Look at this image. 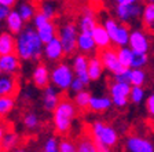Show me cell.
<instances>
[{"mask_svg": "<svg viewBox=\"0 0 154 152\" xmlns=\"http://www.w3.org/2000/svg\"><path fill=\"white\" fill-rule=\"evenodd\" d=\"M42 47L43 43L38 37L37 32L28 28L19 34L18 40H17V55L25 60L38 59L42 55Z\"/></svg>", "mask_w": 154, "mask_h": 152, "instance_id": "cell-1", "label": "cell"}, {"mask_svg": "<svg viewBox=\"0 0 154 152\" xmlns=\"http://www.w3.org/2000/svg\"><path fill=\"white\" fill-rule=\"evenodd\" d=\"M74 117V106L69 99L62 97L59 104L54 111V124L55 129L59 134H65L69 132L72 119Z\"/></svg>", "mask_w": 154, "mask_h": 152, "instance_id": "cell-2", "label": "cell"}, {"mask_svg": "<svg viewBox=\"0 0 154 152\" xmlns=\"http://www.w3.org/2000/svg\"><path fill=\"white\" fill-rule=\"evenodd\" d=\"M105 29L107 30L110 36V40L119 47H124L125 44H129V32L128 26L119 25L114 19H106L105 21Z\"/></svg>", "mask_w": 154, "mask_h": 152, "instance_id": "cell-3", "label": "cell"}, {"mask_svg": "<svg viewBox=\"0 0 154 152\" xmlns=\"http://www.w3.org/2000/svg\"><path fill=\"white\" fill-rule=\"evenodd\" d=\"M90 130L92 139L96 140V141H100L105 145L113 147L117 143V133L114 132V129L102 124V122H95Z\"/></svg>", "mask_w": 154, "mask_h": 152, "instance_id": "cell-4", "label": "cell"}, {"mask_svg": "<svg viewBox=\"0 0 154 152\" xmlns=\"http://www.w3.org/2000/svg\"><path fill=\"white\" fill-rule=\"evenodd\" d=\"M59 40L62 43V47H63V52L66 55H72L74 51L77 49V40H79V36H77V30L76 26L73 23H67V25L62 26L61 30H59Z\"/></svg>", "mask_w": 154, "mask_h": 152, "instance_id": "cell-5", "label": "cell"}, {"mask_svg": "<svg viewBox=\"0 0 154 152\" xmlns=\"http://www.w3.org/2000/svg\"><path fill=\"white\" fill-rule=\"evenodd\" d=\"M99 59H100V62H102L103 66H105L107 70H110L114 76H120V74H122L124 71L128 70L120 63L117 51L113 49V48H106V49L100 51Z\"/></svg>", "mask_w": 154, "mask_h": 152, "instance_id": "cell-6", "label": "cell"}, {"mask_svg": "<svg viewBox=\"0 0 154 152\" xmlns=\"http://www.w3.org/2000/svg\"><path fill=\"white\" fill-rule=\"evenodd\" d=\"M51 79L54 85H57L58 88L66 89L69 86H72L73 84V71L70 70V67L65 63L58 64L51 73Z\"/></svg>", "mask_w": 154, "mask_h": 152, "instance_id": "cell-7", "label": "cell"}, {"mask_svg": "<svg viewBox=\"0 0 154 152\" xmlns=\"http://www.w3.org/2000/svg\"><path fill=\"white\" fill-rule=\"evenodd\" d=\"M117 16L122 22H127L129 18H136L142 14V7L135 0H119L116 7Z\"/></svg>", "mask_w": 154, "mask_h": 152, "instance_id": "cell-8", "label": "cell"}, {"mask_svg": "<svg viewBox=\"0 0 154 152\" xmlns=\"http://www.w3.org/2000/svg\"><path fill=\"white\" fill-rule=\"evenodd\" d=\"M18 93V81L15 74L0 77V97H15Z\"/></svg>", "mask_w": 154, "mask_h": 152, "instance_id": "cell-9", "label": "cell"}, {"mask_svg": "<svg viewBox=\"0 0 154 152\" xmlns=\"http://www.w3.org/2000/svg\"><path fill=\"white\" fill-rule=\"evenodd\" d=\"M129 45L134 52H140L146 54L149 49V40L143 32L140 30H134L129 36Z\"/></svg>", "mask_w": 154, "mask_h": 152, "instance_id": "cell-10", "label": "cell"}, {"mask_svg": "<svg viewBox=\"0 0 154 152\" xmlns=\"http://www.w3.org/2000/svg\"><path fill=\"white\" fill-rule=\"evenodd\" d=\"M88 63H90V60L87 59L84 55H79V56H76L74 64H73L74 71L77 74V78L80 79L84 85H88L91 81L90 76H88Z\"/></svg>", "mask_w": 154, "mask_h": 152, "instance_id": "cell-11", "label": "cell"}, {"mask_svg": "<svg viewBox=\"0 0 154 152\" xmlns=\"http://www.w3.org/2000/svg\"><path fill=\"white\" fill-rule=\"evenodd\" d=\"M17 54V40L10 33L0 34V56Z\"/></svg>", "mask_w": 154, "mask_h": 152, "instance_id": "cell-12", "label": "cell"}, {"mask_svg": "<svg viewBox=\"0 0 154 152\" xmlns=\"http://www.w3.org/2000/svg\"><path fill=\"white\" fill-rule=\"evenodd\" d=\"M127 147L131 152H154L153 144L140 137H129L127 140Z\"/></svg>", "mask_w": 154, "mask_h": 152, "instance_id": "cell-13", "label": "cell"}, {"mask_svg": "<svg viewBox=\"0 0 154 152\" xmlns=\"http://www.w3.org/2000/svg\"><path fill=\"white\" fill-rule=\"evenodd\" d=\"M45 56L50 60H59L63 56V47H62V43L59 40V37H55L52 41H50L48 44H45Z\"/></svg>", "mask_w": 154, "mask_h": 152, "instance_id": "cell-14", "label": "cell"}, {"mask_svg": "<svg viewBox=\"0 0 154 152\" xmlns=\"http://www.w3.org/2000/svg\"><path fill=\"white\" fill-rule=\"evenodd\" d=\"M92 38H94V41H95V45L98 48H100V49L110 48L112 40H110V36L107 33V30L105 29V26H100V25L96 26L92 33Z\"/></svg>", "mask_w": 154, "mask_h": 152, "instance_id": "cell-15", "label": "cell"}, {"mask_svg": "<svg viewBox=\"0 0 154 152\" xmlns=\"http://www.w3.org/2000/svg\"><path fill=\"white\" fill-rule=\"evenodd\" d=\"M0 69L7 74H15L19 70L18 55L13 54L7 55V56H0Z\"/></svg>", "mask_w": 154, "mask_h": 152, "instance_id": "cell-16", "label": "cell"}, {"mask_svg": "<svg viewBox=\"0 0 154 152\" xmlns=\"http://www.w3.org/2000/svg\"><path fill=\"white\" fill-rule=\"evenodd\" d=\"M33 81H35L37 88H48V81H50V73H48L47 67L43 63H40L35 69L33 73Z\"/></svg>", "mask_w": 154, "mask_h": 152, "instance_id": "cell-17", "label": "cell"}, {"mask_svg": "<svg viewBox=\"0 0 154 152\" xmlns=\"http://www.w3.org/2000/svg\"><path fill=\"white\" fill-rule=\"evenodd\" d=\"M59 96L58 93L55 92V89L52 86H48L45 88V92H44V107L45 110L48 111H55V108L58 107L59 104Z\"/></svg>", "mask_w": 154, "mask_h": 152, "instance_id": "cell-18", "label": "cell"}, {"mask_svg": "<svg viewBox=\"0 0 154 152\" xmlns=\"http://www.w3.org/2000/svg\"><path fill=\"white\" fill-rule=\"evenodd\" d=\"M7 26H8L10 32L14 33V34H17V33L21 34L22 33L21 30H22L23 26V19L21 18L18 11H11L10 13V15L7 16Z\"/></svg>", "mask_w": 154, "mask_h": 152, "instance_id": "cell-19", "label": "cell"}, {"mask_svg": "<svg viewBox=\"0 0 154 152\" xmlns=\"http://www.w3.org/2000/svg\"><path fill=\"white\" fill-rule=\"evenodd\" d=\"M55 33H57V30H55V26L52 25L51 22L45 23L44 26H42V28L37 29L38 37H40L42 43H44V44H48V43L52 41V40L57 37V36H55Z\"/></svg>", "mask_w": 154, "mask_h": 152, "instance_id": "cell-20", "label": "cell"}, {"mask_svg": "<svg viewBox=\"0 0 154 152\" xmlns=\"http://www.w3.org/2000/svg\"><path fill=\"white\" fill-rule=\"evenodd\" d=\"M142 18H143V23L146 25V28L150 32H154V1H149L144 4Z\"/></svg>", "mask_w": 154, "mask_h": 152, "instance_id": "cell-21", "label": "cell"}, {"mask_svg": "<svg viewBox=\"0 0 154 152\" xmlns=\"http://www.w3.org/2000/svg\"><path fill=\"white\" fill-rule=\"evenodd\" d=\"M96 26H98V25H96V22H95V19H94L92 14H91L90 11H85V15L83 16V19H81V23H80L81 33L92 36V33H94V30H95Z\"/></svg>", "mask_w": 154, "mask_h": 152, "instance_id": "cell-22", "label": "cell"}, {"mask_svg": "<svg viewBox=\"0 0 154 152\" xmlns=\"http://www.w3.org/2000/svg\"><path fill=\"white\" fill-rule=\"evenodd\" d=\"M131 86L129 84H120V82H114L110 88V93H112V97H127L131 95Z\"/></svg>", "mask_w": 154, "mask_h": 152, "instance_id": "cell-23", "label": "cell"}, {"mask_svg": "<svg viewBox=\"0 0 154 152\" xmlns=\"http://www.w3.org/2000/svg\"><path fill=\"white\" fill-rule=\"evenodd\" d=\"M76 152H96V147L92 136H84L79 139L76 147Z\"/></svg>", "mask_w": 154, "mask_h": 152, "instance_id": "cell-24", "label": "cell"}, {"mask_svg": "<svg viewBox=\"0 0 154 152\" xmlns=\"http://www.w3.org/2000/svg\"><path fill=\"white\" fill-rule=\"evenodd\" d=\"M102 67H103V64L99 58H92L90 60V63H88V76H90V78L92 81H95V79H98L100 77Z\"/></svg>", "mask_w": 154, "mask_h": 152, "instance_id": "cell-25", "label": "cell"}, {"mask_svg": "<svg viewBox=\"0 0 154 152\" xmlns=\"http://www.w3.org/2000/svg\"><path fill=\"white\" fill-rule=\"evenodd\" d=\"M117 55H119V60L120 63L125 67V69H131L132 64V55H134V51L131 48L122 47L117 49Z\"/></svg>", "mask_w": 154, "mask_h": 152, "instance_id": "cell-26", "label": "cell"}, {"mask_svg": "<svg viewBox=\"0 0 154 152\" xmlns=\"http://www.w3.org/2000/svg\"><path fill=\"white\" fill-rule=\"evenodd\" d=\"M77 47H79V49L84 51V52H90V51H92L94 47H95V41H94L92 36L84 34V33L79 34V40H77Z\"/></svg>", "mask_w": 154, "mask_h": 152, "instance_id": "cell-27", "label": "cell"}, {"mask_svg": "<svg viewBox=\"0 0 154 152\" xmlns=\"http://www.w3.org/2000/svg\"><path fill=\"white\" fill-rule=\"evenodd\" d=\"M17 143H18V137H17V134L14 133V132H7V133L4 134L3 140L0 141V149H2L3 152L10 151L11 148L15 147Z\"/></svg>", "mask_w": 154, "mask_h": 152, "instance_id": "cell-28", "label": "cell"}, {"mask_svg": "<svg viewBox=\"0 0 154 152\" xmlns=\"http://www.w3.org/2000/svg\"><path fill=\"white\" fill-rule=\"evenodd\" d=\"M113 101L107 97H92L90 103V108L94 111H105L112 106Z\"/></svg>", "mask_w": 154, "mask_h": 152, "instance_id": "cell-29", "label": "cell"}, {"mask_svg": "<svg viewBox=\"0 0 154 152\" xmlns=\"http://www.w3.org/2000/svg\"><path fill=\"white\" fill-rule=\"evenodd\" d=\"M14 107V97H0V119L4 118Z\"/></svg>", "mask_w": 154, "mask_h": 152, "instance_id": "cell-30", "label": "cell"}, {"mask_svg": "<svg viewBox=\"0 0 154 152\" xmlns=\"http://www.w3.org/2000/svg\"><path fill=\"white\" fill-rule=\"evenodd\" d=\"M146 79V73L142 69H132L131 73V84L132 86H140L143 85Z\"/></svg>", "mask_w": 154, "mask_h": 152, "instance_id": "cell-31", "label": "cell"}, {"mask_svg": "<svg viewBox=\"0 0 154 152\" xmlns=\"http://www.w3.org/2000/svg\"><path fill=\"white\" fill-rule=\"evenodd\" d=\"M19 15H21V18L23 19V21H30V18L32 16H35V7H33V4H28V3H22L21 6H19Z\"/></svg>", "mask_w": 154, "mask_h": 152, "instance_id": "cell-32", "label": "cell"}, {"mask_svg": "<svg viewBox=\"0 0 154 152\" xmlns=\"http://www.w3.org/2000/svg\"><path fill=\"white\" fill-rule=\"evenodd\" d=\"M91 95L88 92H85V91H83V92L77 93L76 95V99H74V101H76V104L79 106L80 108H87L90 107V103H91Z\"/></svg>", "mask_w": 154, "mask_h": 152, "instance_id": "cell-33", "label": "cell"}, {"mask_svg": "<svg viewBox=\"0 0 154 152\" xmlns=\"http://www.w3.org/2000/svg\"><path fill=\"white\" fill-rule=\"evenodd\" d=\"M147 62V55L146 54H140V52H134L132 55V69H140L142 66H144Z\"/></svg>", "mask_w": 154, "mask_h": 152, "instance_id": "cell-34", "label": "cell"}, {"mask_svg": "<svg viewBox=\"0 0 154 152\" xmlns=\"http://www.w3.org/2000/svg\"><path fill=\"white\" fill-rule=\"evenodd\" d=\"M143 96H144V91L142 86H132L129 97H131V100L134 101V103H140Z\"/></svg>", "mask_w": 154, "mask_h": 152, "instance_id": "cell-35", "label": "cell"}, {"mask_svg": "<svg viewBox=\"0 0 154 152\" xmlns=\"http://www.w3.org/2000/svg\"><path fill=\"white\" fill-rule=\"evenodd\" d=\"M42 14H44L45 16L48 18V21L54 16V14H55V10H54V6L52 4H50V3H43V4H40V10H38Z\"/></svg>", "mask_w": 154, "mask_h": 152, "instance_id": "cell-36", "label": "cell"}, {"mask_svg": "<svg viewBox=\"0 0 154 152\" xmlns=\"http://www.w3.org/2000/svg\"><path fill=\"white\" fill-rule=\"evenodd\" d=\"M23 122H25L26 127H29V129H35V127L37 126V124H38L37 115L29 112V114H26V117L23 118Z\"/></svg>", "mask_w": 154, "mask_h": 152, "instance_id": "cell-37", "label": "cell"}, {"mask_svg": "<svg viewBox=\"0 0 154 152\" xmlns=\"http://www.w3.org/2000/svg\"><path fill=\"white\" fill-rule=\"evenodd\" d=\"M131 73H132V69H128L127 71L120 74V76H114V81L120 84H131Z\"/></svg>", "mask_w": 154, "mask_h": 152, "instance_id": "cell-38", "label": "cell"}, {"mask_svg": "<svg viewBox=\"0 0 154 152\" xmlns=\"http://www.w3.org/2000/svg\"><path fill=\"white\" fill-rule=\"evenodd\" d=\"M50 21H48V18L44 15V14H42L40 11H37L36 13V15H35V25H36V28H42V26H44L45 23H48Z\"/></svg>", "mask_w": 154, "mask_h": 152, "instance_id": "cell-39", "label": "cell"}, {"mask_svg": "<svg viewBox=\"0 0 154 152\" xmlns=\"http://www.w3.org/2000/svg\"><path fill=\"white\" fill-rule=\"evenodd\" d=\"M44 152H59V145L57 144L55 139H50L44 147Z\"/></svg>", "mask_w": 154, "mask_h": 152, "instance_id": "cell-40", "label": "cell"}, {"mask_svg": "<svg viewBox=\"0 0 154 152\" xmlns=\"http://www.w3.org/2000/svg\"><path fill=\"white\" fill-rule=\"evenodd\" d=\"M59 152H76V147L72 143L63 140V141L59 144Z\"/></svg>", "mask_w": 154, "mask_h": 152, "instance_id": "cell-41", "label": "cell"}, {"mask_svg": "<svg viewBox=\"0 0 154 152\" xmlns=\"http://www.w3.org/2000/svg\"><path fill=\"white\" fill-rule=\"evenodd\" d=\"M146 107H147L149 114L153 115V117H154V93H153V95L149 96L147 101H146Z\"/></svg>", "mask_w": 154, "mask_h": 152, "instance_id": "cell-42", "label": "cell"}, {"mask_svg": "<svg viewBox=\"0 0 154 152\" xmlns=\"http://www.w3.org/2000/svg\"><path fill=\"white\" fill-rule=\"evenodd\" d=\"M83 88H84V84L81 82L79 78H76L73 81V84H72V89H73L74 92H77V93H80V92H83Z\"/></svg>", "mask_w": 154, "mask_h": 152, "instance_id": "cell-43", "label": "cell"}, {"mask_svg": "<svg viewBox=\"0 0 154 152\" xmlns=\"http://www.w3.org/2000/svg\"><path fill=\"white\" fill-rule=\"evenodd\" d=\"M94 143H95V147H96V152H110L109 151V147L105 145V144H102L100 141L94 140Z\"/></svg>", "mask_w": 154, "mask_h": 152, "instance_id": "cell-44", "label": "cell"}, {"mask_svg": "<svg viewBox=\"0 0 154 152\" xmlns=\"http://www.w3.org/2000/svg\"><path fill=\"white\" fill-rule=\"evenodd\" d=\"M112 101L117 107H124V106L128 103V99L127 97H116V99H112Z\"/></svg>", "mask_w": 154, "mask_h": 152, "instance_id": "cell-45", "label": "cell"}, {"mask_svg": "<svg viewBox=\"0 0 154 152\" xmlns=\"http://www.w3.org/2000/svg\"><path fill=\"white\" fill-rule=\"evenodd\" d=\"M10 13H11V11H10V8H7V7H4V6H2V4H0V21H2V19H4V18L7 19V16L10 15Z\"/></svg>", "mask_w": 154, "mask_h": 152, "instance_id": "cell-46", "label": "cell"}, {"mask_svg": "<svg viewBox=\"0 0 154 152\" xmlns=\"http://www.w3.org/2000/svg\"><path fill=\"white\" fill-rule=\"evenodd\" d=\"M7 126H8V125H7L6 122H3V121H0V141L3 140L4 134L7 133Z\"/></svg>", "mask_w": 154, "mask_h": 152, "instance_id": "cell-47", "label": "cell"}, {"mask_svg": "<svg viewBox=\"0 0 154 152\" xmlns=\"http://www.w3.org/2000/svg\"><path fill=\"white\" fill-rule=\"evenodd\" d=\"M0 4L7 7V8H11V7L15 4V1H14V0H0Z\"/></svg>", "mask_w": 154, "mask_h": 152, "instance_id": "cell-48", "label": "cell"}, {"mask_svg": "<svg viewBox=\"0 0 154 152\" xmlns=\"http://www.w3.org/2000/svg\"><path fill=\"white\" fill-rule=\"evenodd\" d=\"M2 73H3V71H2V69H0V77H2Z\"/></svg>", "mask_w": 154, "mask_h": 152, "instance_id": "cell-49", "label": "cell"}, {"mask_svg": "<svg viewBox=\"0 0 154 152\" xmlns=\"http://www.w3.org/2000/svg\"><path fill=\"white\" fill-rule=\"evenodd\" d=\"M15 152H23V151H15Z\"/></svg>", "mask_w": 154, "mask_h": 152, "instance_id": "cell-50", "label": "cell"}]
</instances>
